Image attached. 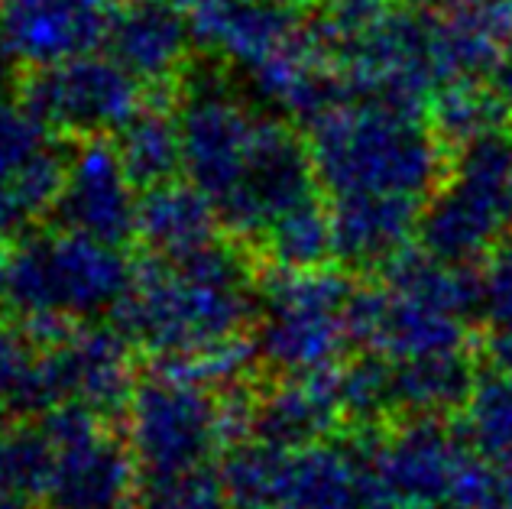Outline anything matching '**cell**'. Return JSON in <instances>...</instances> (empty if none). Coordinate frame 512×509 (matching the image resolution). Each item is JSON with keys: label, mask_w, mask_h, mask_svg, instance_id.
Wrapping results in <instances>:
<instances>
[{"label": "cell", "mask_w": 512, "mask_h": 509, "mask_svg": "<svg viewBox=\"0 0 512 509\" xmlns=\"http://www.w3.org/2000/svg\"><path fill=\"white\" fill-rule=\"evenodd\" d=\"M253 276L244 253L214 240L179 260L146 257L117 305L114 328L127 341L192 373L224 377L244 357V331L256 321Z\"/></svg>", "instance_id": "cell-1"}, {"label": "cell", "mask_w": 512, "mask_h": 509, "mask_svg": "<svg viewBox=\"0 0 512 509\" xmlns=\"http://www.w3.org/2000/svg\"><path fill=\"white\" fill-rule=\"evenodd\" d=\"M312 163L334 195L422 198L441 176V140L415 104L357 95L312 120Z\"/></svg>", "instance_id": "cell-2"}, {"label": "cell", "mask_w": 512, "mask_h": 509, "mask_svg": "<svg viewBox=\"0 0 512 509\" xmlns=\"http://www.w3.org/2000/svg\"><path fill=\"white\" fill-rule=\"evenodd\" d=\"M133 273L137 263L117 244L56 227L23 237L10 253L4 296L20 312V328L36 334L46 328L49 344L91 318L114 315L133 286Z\"/></svg>", "instance_id": "cell-3"}, {"label": "cell", "mask_w": 512, "mask_h": 509, "mask_svg": "<svg viewBox=\"0 0 512 509\" xmlns=\"http://www.w3.org/2000/svg\"><path fill=\"white\" fill-rule=\"evenodd\" d=\"M244 435H250V406L227 403L185 367L166 364L127 399V445L143 471L211 464Z\"/></svg>", "instance_id": "cell-4"}, {"label": "cell", "mask_w": 512, "mask_h": 509, "mask_svg": "<svg viewBox=\"0 0 512 509\" xmlns=\"http://www.w3.org/2000/svg\"><path fill=\"white\" fill-rule=\"evenodd\" d=\"M354 289L344 276L315 270H279L256 308V354L289 377L325 373L354 341Z\"/></svg>", "instance_id": "cell-5"}, {"label": "cell", "mask_w": 512, "mask_h": 509, "mask_svg": "<svg viewBox=\"0 0 512 509\" xmlns=\"http://www.w3.org/2000/svg\"><path fill=\"white\" fill-rule=\"evenodd\" d=\"M175 114L182 133V172L221 214L253 176L276 117L250 107L214 75H195Z\"/></svg>", "instance_id": "cell-6"}, {"label": "cell", "mask_w": 512, "mask_h": 509, "mask_svg": "<svg viewBox=\"0 0 512 509\" xmlns=\"http://www.w3.org/2000/svg\"><path fill=\"white\" fill-rule=\"evenodd\" d=\"M512 227V140L493 130L464 143L454 179L422 211L419 234L431 257L464 263Z\"/></svg>", "instance_id": "cell-7"}, {"label": "cell", "mask_w": 512, "mask_h": 509, "mask_svg": "<svg viewBox=\"0 0 512 509\" xmlns=\"http://www.w3.org/2000/svg\"><path fill=\"white\" fill-rule=\"evenodd\" d=\"M20 101L49 133L75 140L114 137L146 104L143 85L107 52L26 69Z\"/></svg>", "instance_id": "cell-8"}, {"label": "cell", "mask_w": 512, "mask_h": 509, "mask_svg": "<svg viewBox=\"0 0 512 509\" xmlns=\"http://www.w3.org/2000/svg\"><path fill=\"white\" fill-rule=\"evenodd\" d=\"M104 415L82 406H52L43 428L52 438V477L46 503L52 509H124L133 503V454L127 441L101 425Z\"/></svg>", "instance_id": "cell-9"}, {"label": "cell", "mask_w": 512, "mask_h": 509, "mask_svg": "<svg viewBox=\"0 0 512 509\" xmlns=\"http://www.w3.org/2000/svg\"><path fill=\"white\" fill-rule=\"evenodd\" d=\"M130 393L127 338L117 328L78 325L36 354V409L82 406L111 415Z\"/></svg>", "instance_id": "cell-10"}, {"label": "cell", "mask_w": 512, "mask_h": 509, "mask_svg": "<svg viewBox=\"0 0 512 509\" xmlns=\"http://www.w3.org/2000/svg\"><path fill=\"white\" fill-rule=\"evenodd\" d=\"M137 192L140 189L130 182L114 150V140L94 137L82 140V146L69 153L62 192L49 214L56 218V227H65V231H78L124 247L127 240L137 237Z\"/></svg>", "instance_id": "cell-11"}, {"label": "cell", "mask_w": 512, "mask_h": 509, "mask_svg": "<svg viewBox=\"0 0 512 509\" xmlns=\"http://www.w3.org/2000/svg\"><path fill=\"white\" fill-rule=\"evenodd\" d=\"M120 0H0V46L23 69L104 46Z\"/></svg>", "instance_id": "cell-12"}, {"label": "cell", "mask_w": 512, "mask_h": 509, "mask_svg": "<svg viewBox=\"0 0 512 509\" xmlns=\"http://www.w3.org/2000/svg\"><path fill=\"white\" fill-rule=\"evenodd\" d=\"M282 509H399L376 458L350 445H315L289 451L282 477Z\"/></svg>", "instance_id": "cell-13"}, {"label": "cell", "mask_w": 512, "mask_h": 509, "mask_svg": "<svg viewBox=\"0 0 512 509\" xmlns=\"http://www.w3.org/2000/svg\"><path fill=\"white\" fill-rule=\"evenodd\" d=\"M195 46L192 17L172 0H120L107 26L104 52L146 85H169Z\"/></svg>", "instance_id": "cell-14"}, {"label": "cell", "mask_w": 512, "mask_h": 509, "mask_svg": "<svg viewBox=\"0 0 512 509\" xmlns=\"http://www.w3.org/2000/svg\"><path fill=\"white\" fill-rule=\"evenodd\" d=\"M467 454L451 432L428 419L399 428L376 451V467L399 506L409 509H451L457 480L467 467Z\"/></svg>", "instance_id": "cell-15"}, {"label": "cell", "mask_w": 512, "mask_h": 509, "mask_svg": "<svg viewBox=\"0 0 512 509\" xmlns=\"http://www.w3.org/2000/svg\"><path fill=\"white\" fill-rule=\"evenodd\" d=\"M331 244L350 270H383L406 253L422 221L419 198L402 195H334Z\"/></svg>", "instance_id": "cell-16"}, {"label": "cell", "mask_w": 512, "mask_h": 509, "mask_svg": "<svg viewBox=\"0 0 512 509\" xmlns=\"http://www.w3.org/2000/svg\"><path fill=\"white\" fill-rule=\"evenodd\" d=\"M195 43L234 59L247 69H263L308 33L299 7L253 4V0H211L192 13Z\"/></svg>", "instance_id": "cell-17"}, {"label": "cell", "mask_w": 512, "mask_h": 509, "mask_svg": "<svg viewBox=\"0 0 512 509\" xmlns=\"http://www.w3.org/2000/svg\"><path fill=\"white\" fill-rule=\"evenodd\" d=\"M221 234V214L192 182H166L140 198L137 237L150 257L179 260L205 250Z\"/></svg>", "instance_id": "cell-18"}, {"label": "cell", "mask_w": 512, "mask_h": 509, "mask_svg": "<svg viewBox=\"0 0 512 509\" xmlns=\"http://www.w3.org/2000/svg\"><path fill=\"white\" fill-rule=\"evenodd\" d=\"M328 373H312V377H295L282 383L260 403H250V435L266 441V445L299 451L315 445L338 419L341 403L334 393V380Z\"/></svg>", "instance_id": "cell-19"}, {"label": "cell", "mask_w": 512, "mask_h": 509, "mask_svg": "<svg viewBox=\"0 0 512 509\" xmlns=\"http://www.w3.org/2000/svg\"><path fill=\"white\" fill-rule=\"evenodd\" d=\"M444 82H470L500 65L512 43V10L500 0H464L435 23Z\"/></svg>", "instance_id": "cell-20"}, {"label": "cell", "mask_w": 512, "mask_h": 509, "mask_svg": "<svg viewBox=\"0 0 512 509\" xmlns=\"http://www.w3.org/2000/svg\"><path fill=\"white\" fill-rule=\"evenodd\" d=\"M111 140L130 182L140 192L175 182V176L182 172L179 114L169 107L143 104Z\"/></svg>", "instance_id": "cell-21"}, {"label": "cell", "mask_w": 512, "mask_h": 509, "mask_svg": "<svg viewBox=\"0 0 512 509\" xmlns=\"http://www.w3.org/2000/svg\"><path fill=\"white\" fill-rule=\"evenodd\" d=\"M470 367L461 351L409 357L393 364V396L396 409H412L428 415L444 406H457L470 393Z\"/></svg>", "instance_id": "cell-22"}, {"label": "cell", "mask_w": 512, "mask_h": 509, "mask_svg": "<svg viewBox=\"0 0 512 509\" xmlns=\"http://www.w3.org/2000/svg\"><path fill=\"white\" fill-rule=\"evenodd\" d=\"M133 509H234L224 474L211 464L179 471H143L133 490Z\"/></svg>", "instance_id": "cell-23"}, {"label": "cell", "mask_w": 512, "mask_h": 509, "mask_svg": "<svg viewBox=\"0 0 512 509\" xmlns=\"http://www.w3.org/2000/svg\"><path fill=\"white\" fill-rule=\"evenodd\" d=\"M52 477V438L43 422L0 432V490L23 503H46Z\"/></svg>", "instance_id": "cell-24"}, {"label": "cell", "mask_w": 512, "mask_h": 509, "mask_svg": "<svg viewBox=\"0 0 512 509\" xmlns=\"http://www.w3.org/2000/svg\"><path fill=\"white\" fill-rule=\"evenodd\" d=\"M260 244L279 270H315L325 263L328 253H334L328 205L312 198L302 208L289 211L286 218L269 227Z\"/></svg>", "instance_id": "cell-25"}, {"label": "cell", "mask_w": 512, "mask_h": 509, "mask_svg": "<svg viewBox=\"0 0 512 509\" xmlns=\"http://www.w3.org/2000/svg\"><path fill=\"white\" fill-rule=\"evenodd\" d=\"M464 435L483 454L512 451V370L500 367L470 386L464 399Z\"/></svg>", "instance_id": "cell-26"}, {"label": "cell", "mask_w": 512, "mask_h": 509, "mask_svg": "<svg viewBox=\"0 0 512 509\" xmlns=\"http://www.w3.org/2000/svg\"><path fill=\"white\" fill-rule=\"evenodd\" d=\"M500 95H487V91H477V88H448L444 98L438 101V114L431 124H438V133L451 140H477V137H487V133L500 130Z\"/></svg>", "instance_id": "cell-27"}, {"label": "cell", "mask_w": 512, "mask_h": 509, "mask_svg": "<svg viewBox=\"0 0 512 509\" xmlns=\"http://www.w3.org/2000/svg\"><path fill=\"white\" fill-rule=\"evenodd\" d=\"M49 146V130L26 111L23 101L0 98V182L13 179L30 159Z\"/></svg>", "instance_id": "cell-28"}, {"label": "cell", "mask_w": 512, "mask_h": 509, "mask_svg": "<svg viewBox=\"0 0 512 509\" xmlns=\"http://www.w3.org/2000/svg\"><path fill=\"white\" fill-rule=\"evenodd\" d=\"M17 406L36 409V354L17 328L0 325V419Z\"/></svg>", "instance_id": "cell-29"}, {"label": "cell", "mask_w": 512, "mask_h": 509, "mask_svg": "<svg viewBox=\"0 0 512 509\" xmlns=\"http://www.w3.org/2000/svg\"><path fill=\"white\" fill-rule=\"evenodd\" d=\"M480 289L490 328H512V227L490 247L487 276Z\"/></svg>", "instance_id": "cell-30"}, {"label": "cell", "mask_w": 512, "mask_h": 509, "mask_svg": "<svg viewBox=\"0 0 512 509\" xmlns=\"http://www.w3.org/2000/svg\"><path fill=\"white\" fill-rule=\"evenodd\" d=\"M490 354L500 367L512 370V328H493L490 334Z\"/></svg>", "instance_id": "cell-31"}, {"label": "cell", "mask_w": 512, "mask_h": 509, "mask_svg": "<svg viewBox=\"0 0 512 509\" xmlns=\"http://www.w3.org/2000/svg\"><path fill=\"white\" fill-rule=\"evenodd\" d=\"M399 4L412 13H422V17H441V13H451L464 0H399Z\"/></svg>", "instance_id": "cell-32"}, {"label": "cell", "mask_w": 512, "mask_h": 509, "mask_svg": "<svg viewBox=\"0 0 512 509\" xmlns=\"http://www.w3.org/2000/svg\"><path fill=\"white\" fill-rule=\"evenodd\" d=\"M496 88H500L496 95L512 104V43H509V49L503 52L500 65H496Z\"/></svg>", "instance_id": "cell-33"}, {"label": "cell", "mask_w": 512, "mask_h": 509, "mask_svg": "<svg viewBox=\"0 0 512 509\" xmlns=\"http://www.w3.org/2000/svg\"><path fill=\"white\" fill-rule=\"evenodd\" d=\"M503 458H506L503 474H496V480H500V506L496 509H512V451L503 454Z\"/></svg>", "instance_id": "cell-34"}, {"label": "cell", "mask_w": 512, "mask_h": 509, "mask_svg": "<svg viewBox=\"0 0 512 509\" xmlns=\"http://www.w3.org/2000/svg\"><path fill=\"white\" fill-rule=\"evenodd\" d=\"M7 270H10V253L0 244V296H4V289H7Z\"/></svg>", "instance_id": "cell-35"}, {"label": "cell", "mask_w": 512, "mask_h": 509, "mask_svg": "<svg viewBox=\"0 0 512 509\" xmlns=\"http://www.w3.org/2000/svg\"><path fill=\"white\" fill-rule=\"evenodd\" d=\"M253 4H276V7H299L302 0H253Z\"/></svg>", "instance_id": "cell-36"}, {"label": "cell", "mask_w": 512, "mask_h": 509, "mask_svg": "<svg viewBox=\"0 0 512 509\" xmlns=\"http://www.w3.org/2000/svg\"><path fill=\"white\" fill-rule=\"evenodd\" d=\"M500 4H512V0H500Z\"/></svg>", "instance_id": "cell-37"}, {"label": "cell", "mask_w": 512, "mask_h": 509, "mask_svg": "<svg viewBox=\"0 0 512 509\" xmlns=\"http://www.w3.org/2000/svg\"><path fill=\"white\" fill-rule=\"evenodd\" d=\"M0 52H4V46H0ZM4 56H7V52H4Z\"/></svg>", "instance_id": "cell-38"}]
</instances>
